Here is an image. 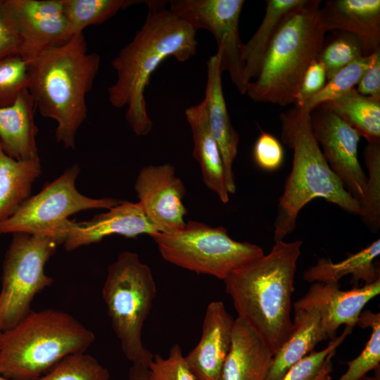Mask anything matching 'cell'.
Returning <instances> with one entry per match:
<instances>
[{
    "instance_id": "obj_31",
    "label": "cell",
    "mask_w": 380,
    "mask_h": 380,
    "mask_svg": "<svg viewBox=\"0 0 380 380\" xmlns=\"http://www.w3.org/2000/svg\"><path fill=\"white\" fill-rule=\"evenodd\" d=\"M357 324L371 328L370 338L361 353L348 362L347 371L337 380H360L366 374L379 367L380 362V314L369 310L362 312Z\"/></svg>"
},
{
    "instance_id": "obj_42",
    "label": "cell",
    "mask_w": 380,
    "mask_h": 380,
    "mask_svg": "<svg viewBox=\"0 0 380 380\" xmlns=\"http://www.w3.org/2000/svg\"><path fill=\"white\" fill-rule=\"evenodd\" d=\"M332 369H331V360H329L326 366L324 367L323 371L320 374V375L318 376V378L316 380H331L329 374L331 373Z\"/></svg>"
},
{
    "instance_id": "obj_45",
    "label": "cell",
    "mask_w": 380,
    "mask_h": 380,
    "mask_svg": "<svg viewBox=\"0 0 380 380\" xmlns=\"http://www.w3.org/2000/svg\"><path fill=\"white\" fill-rule=\"evenodd\" d=\"M1 334H2V331L0 330V340H1Z\"/></svg>"
},
{
    "instance_id": "obj_27",
    "label": "cell",
    "mask_w": 380,
    "mask_h": 380,
    "mask_svg": "<svg viewBox=\"0 0 380 380\" xmlns=\"http://www.w3.org/2000/svg\"><path fill=\"white\" fill-rule=\"evenodd\" d=\"M322 106L349 124L367 143L380 141V99L361 95L354 88Z\"/></svg>"
},
{
    "instance_id": "obj_23",
    "label": "cell",
    "mask_w": 380,
    "mask_h": 380,
    "mask_svg": "<svg viewBox=\"0 0 380 380\" xmlns=\"http://www.w3.org/2000/svg\"><path fill=\"white\" fill-rule=\"evenodd\" d=\"M327 339L315 310L294 308L291 334L275 353L266 380H280L293 365L312 353L319 342Z\"/></svg>"
},
{
    "instance_id": "obj_21",
    "label": "cell",
    "mask_w": 380,
    "mask_h": 380,
    "mask_svg": "<svg viewBox=\"0 0 380 380\" xmlns=\"http://www.w3.org/2000/svg\"><path fill=\"white\" fill-rule=\"evenodd\" d=\"M37 109L28 89L11 106L0 107V142L3 151L19 161H40L34 122Z\"/></svg>"
},
{
    "instance_id": "obj_18",
    "label": "cell",
    "mask_w": 380,
    "mask_h": 380,
    "mask_svg": "<svg viewBox=\"0 0 380 380\" xmlns=\"http://www.w3.org/2000/svg\"><path fill=\"white\" fill-rule=\"evenodd\" d=\"M220 63L221 56L218 51L207 61V80L203 100L210 129L221 153L227 190L229 194H234L236 186L233 163L238 153L239 136L232 124L227 108Z\"/></svg>"
},
{
    "instance_id": "obj_15",
    "label": "cell",
    "mask_w": 380,
    "mask_h": 380,
    "mask_svg": "<svg viewBox=\"0 0 380 380\" xmlns=\"http://www.w3.org/2000/svg\"><path fill=\"white\" fill-rule=\"evenodd\" d=\"M380 293V278L348 291H341L339 283L315 282L293 308L314 309L321 319L328 338H336L338 328L346 324L353 329L365 305Z\"/></svg>"
},
{
    "instance_id": "obj_34",
    "label": "cell",
    "mask_w": 380,
    "mask_h": 380,
    "mask_svg": "<svg viewBox=\"0 0 380 380\" xmlns=\"http://www.w3.org/2000/svg\"><path fill=\"white\" fill-rule=\"evenodd\" d=\"M29 84V64L20 56L0 60V107L12 105Z\"/></svg>"
},
{
    "instance_id": "obj_9",
    "label": "cell",
    "mask_w": 380,
    "mask_h": 380,
    "mask_svg": "<svg viewBox=\"0 0 380 380\" xmlns=\"http://www.w3.org/2000/svg\"><path fill=\"white\" fill-rule=\"evenodd\" d=\"M2 266L0 291V330L20 322L32 310L35 296L50 286L53 279L44 270L46 263L60 244L48 235L12 234Z\"/></svg>"
},
{
    "instance_id": "obj_22",
    "label": "cell",
    "mask_w": 380,
    "mask_h": 380,
    "mask_svg": "<svg viewBox=\"0 0 380 380\" xmlns=\"http://www.w3.org/2000/svg\"><path fill=\"white\" fill-rule=\"evenodd\" d=\"M194 142L193 156L198 162L205 185L223 203L229 201L221 153L210 129L204 100L185 110Z\"/></svg>"
},
{
    "instance_id": "obj_14",
    "label": "cell",
    "mask_w": 380,
    "mask_h": 380,
    "mask_svg": "<svg viewBox=\"0 0 380 380\" xmlns=\"http://www.w3.org/2000/svg\"><path fill=\"white\" fill-rule=\"evenodd\" d=\"M134 189L145 215L158 232L182 229L187 210L183 203L186 189L170 163L143 167Z\"/></svg>"
},
{
    "instance_id": "obj_8",
    "label": "cell",
    "mask_w": 380,
    "mask_h": 380,
    "mask_svg": "<svg viewBox=\"0 0 380 380\" xmlns=\"http://www.w3.org/2000/svg\"><path fill=\"white\" fill-rule=\"evenodd\" d=\"M150 236L167 262L223 281L234 270L264 255L260 246L232 239L225 227L196 221L186 222L179 230Z\"/></svg>"
},
{
    "instance_id": "obj_43",
    "label": "cell",
    "mask_w": 380,
    "mask_h": 380,
    "mask_svg": "<svg viewBox=\"0 0 380 380\" xmlns=\"http://www.w3.org/2000/svg\"><path fill=\"white\" fill-rule=\"evenodd\" d=\"M360 380H379V375L378 374V376L376 375L375 376H364L362 377Z\"/></svg>"
},
{
    "instance_id": "obj_25",
    "label": "cell",
    "mask_w": 380,
    "mask_h": 380,
    "mask_svg": "<svg viewBox=\"0 0 380 380\" xmlns=\"http://www.w3.org/2000/svg\"><path fill=\"white\" fill-rule=\"evenodd\" d=\"M42 173L40 161H19L8 156L0 142V224L12 217L31 196Z\"/></svg>"
},
{
    "instance_id": "obj_16",
    "label": "cell",
    "mask_w": 380,
    "mask_h": 380,
    "mask_svg": "<svg viewBox=\"0 0 380 380\" xmlns=\"http://www.w3.org/2000/svg\"><path fill=\"white\" fill-rule=\"evenodd\" d=\"M108 210L87 221L68 219L61 229L65 249L72 251L81 246L100 242L111 235L135 238L141 234L151 236L158 232L138 202L122 201Z\"/></svg>"
},
{
    "instance_id": "obj_19",
    "label": "cell",
    "mask_w": 380,
    "mask_h": 380,
    "mask_svg": "<svg viewBox=\"0 0 380 380\" xmlns=\"http://www.w3.org/2000/svg\"><path fill=\"white\" fill-rule=\"evenodd\" d=\"M274 356V352L264 338L237 317L220 380H266Z\"/></svg>"
},
{
    "instance_id": "obj_20",
    "label": "cell",
    "mask_w": 380,
    "mask_h": 380,
    "mask_svg": "<svg viewBox=\"0 0 380 380\" xmlns=\"http://www.w3.org/2000/svg\"><path fill=\"white\" fill-rule=\"evenodd\" d=\"M320 12L327 31H343L360 39L363 56L380 49L379 0H329Z\"/></svg>"
},
{
    "instance_id": "obj_26",
    "label": "cell",
    "mask_w": 380,
    "mask_h": 380,
    "mask_svg": "<svg viewBox=\"0 0 380 380\" xmlns=\"http://www.w3.org/2000/svg\"><path fill=\"white\" fill-rule=\"evenodd\" d=\"M303 0H268L265 16L259 27L243 44V82L245 85L258 75L267 49L287 15Z\"/></svg>"
},
{
    "instance_id": "obj_6",
    "label": "cell",
    "mask_w": 380,
    "mask_h": 380,
    "mask_svg": "<svg viewBox=\"0 0 380 380\" xmlns=\"http://www.w3.org/2000/svg\"><path fill=\"white\" fill-rule=\"evenodd\" d=\"M95 335L71 315L31 311L2 332L0 374L9 380H39L63 358L86 352Z\"/></svg>"
},
{
    "instance_id": "obj_10",
    "label": "cell",
    "mask_w": 380,
    "mask_h": 380,
    "mask_svg": "<svg viewBox=\"0 0 380 380\" xmlns=\"http://www.w3.org/2000/svg\"><path fill=\"white\" fill-rule=\"evenodd\" d=\"M79 172L80 167L75 164L40 192L31 196L12 217L0 224V234L48 235L63 244L61 229L69 216L89 209H110L122 201L112 198H92L80 194L75 186Z\"/></svg>"
},
{
    "instance_id": "obj_28",
    "label": "cell",
    "mask_w": 380,
    "mask_h": 380,
    "mask_svg": "<svg viewBox=\"0 0 380 380\" xmlns=\"http://www.w3.org/2000/svg\"><path fill=\"white\" fill-rule=\"evenodd\" d=\"M139 1L133 0H62L63 10L73 35L83 33L88 26L100 25L120 10Z\"/></svg>"
},
{
    "instance_id": "obj_17",
    "label": "cell",
    "mask_w": 380,
    "mask_h": 380,
    "mask_svg": "<svg viewBox=\"0 0 380 380\" xmlns=\"http://www.w3.org/2000/svg\"><path fill=\"white\" fill-rule=\"evenodd\" d=\"M234 319L222 301L208 305L198 344L185 356L196 380H220L229 351Z\"/></svg>"
},
{
    "instance_id": "obj_1",
    "label": "cell",
    "mask_w": 380,
    "mask_h": 380,
    "mask_svg": "<svg viewBox=\"0 0 380 380\" xmlns=\"http://www.w3.org/2000/svg\"><path fill=\"white\" fill-rule=\"evenodd\" d=\"M144 2L148 7L145 22L111 61L117 80L108 89L111 105L127 108L125 119L137 136L147 135L153 127L144 96L153 72L169 56L189 60L198 46L196 31L166 9L165 1Z\"/></svg>"
},
{
    "instance_id": "obj_35",
    "label": "cell",
    "mask_w": 380,
    "mask_h": 380,
    "mask_svg": "<svg viewBox=\"0 0 380 380\" xmlns=\"http://www.w3.org/2000/svg\"><path fill=\"white\" fill-rule=\"evenodd\" d=\"M353 328L346 326L343 332L320 351H312L293 365L280 380H316L327 363L331 360L338 347Z\"/></svg>"
},
{
    "instance_id": "obj_11",
    "label": "cell",
    "mask_w": 380,
    "mask_h": 380,
    "mask_svg": "<svg viewBox=\"0 0 380 380\" xmlns=\"http://www.w3.org/2000/svg\"><path fill=\"white\" fill-rule=\"evenodd\" d=\"M169 10L196 31L205 29L215 37L221 56L222 72L227 71L241 94L246 92L243 82V43L239 17L243 0H173Z\"/></svg>"
},
{
    "instance_id": "obj_36",
    "label": "cell",
    "mask_w": 380,
    "mask_h": 380,
    "mask_svg": "<svg viewBox=\"0 0 380 380\" xmlns=\"http://www.w3.org/2000/svg\"><path fill=\"white\" fill-rule=\"evenodd\" d=\"M148 369L149 380H196L177 343L170 348L167 357L153 355Z\"/></svg>"
},
{
    "instance_id": "obj_37",
    "label": "cell",
    "mask_w": 380,
    "mask_h": 380,
    "mask_svg": "<svg viewBox=\"0 0 380 380\" xmlns=\"http://www.w3.org/2000/svg\"><path fill=\"white\" fill-rule=\"evenodd\" d=\"M253 158L255 163L262 170H275L283 163L282 146L272 134L262 132L254 144Z\"/></svg>"
},
{
    "instance_id": "obj_3",
    "label": "cell",
    "mask_w": 380,
    "mask_h": 380,
    "mask_svg": "<svg viewBox=\"0 0 380 380\" xmlns=\"http://www.w3.org/2000/svg\"><path fill=\"white\" fill-rule=\"evenodd\" d=\"M100 56L89 52L83 33L29 64L28 90L44 118L57 123L55 137L67 149H75L78 129L87 118V95L99 70Z\"/></svg>"
},
{
    "instance_id": "obj_30",
    "label": "cell",
    "mask_w": 380,
    "mask_h": 380,
    "mask_svg": "<svg viewBox=\"0 0 380 380\" xmlns=\"http://www.w3.org/2000/svg\"><path fill=\"white\" fill-rule=\"evenodd\" d=\"M372 58V53L362 56L339 70L327 81L319 92L308 99L301 107L311 113L319 106L336 100L351 91L369 66Z\"/></svg>"
},
{
    "instance_id": "obj_40",
    "label": "cell",
    "mask_w": 380,
    "mask_h": 380,
    "mask_svg": "<svg viewBox=\"0 0 380 380\" xmlns=\"http://www.w3.org/2000/svg\"><path fill=\"white\" fill-rule=\"evenodd\" d=\"M355 89L361 95L380 99V49L372 53L371 63Z\"/></svg>"
},
{
    "instance_id": "obj_7",
    "label": "cell",
    "mask_w": 380,
    "mask_h": 380,
    "mask_svg": "<svg viewBox=\"0 0 380 380\" xmlns=\"http://www.w3.org/2000/svg\"><path fill=\"white\" fill-rule=\"evenodd\" d=\"M156 296L150 267L136 253L121 252L108 268L102 297L125 356L147 367L153 355L143 345L141 333Z\"/></svg>"
},
{
    "instance_id": "obj_13",
    "label": "cell",
    "mask_w": 380,
    "mask_h": 380,
    "mask_svg": "<svg viewBox=\"0 0 380 380\" xmlns=\"http://www.w3.org/2000/svg\"><path fill=\"white\" fill-rule=\"evenodd\" d=\"M310 120L313 134L329 167L345 189L360 201L367 180L358 159L360 134L322 105L311 113Z\"/></svg>"
},
{
    "instance_id": "obj_12",
    "label": "cell",
    "mask_w": 380,
    "mask_h": 380,
    "mask_svg": "<svg viewBox=\"0 0 380 380\" xmlns=\"http://www.w3.org/2000/svg\"><path fill=\"white\" fill-rule=\"evenodd\" d=\"M4 4L20 38L18 55L28 64L74 36L62 0H4Z\"/></svg>"
},
{
    "instance_id": "obj_29",
    "label": "cell",
    "mask_w": 380,
    "mask_h": 380,
    "mask_svg": "<svg viewBox=\"0 0 380 380\" xmlns=\"http://www.w3.org/2000/svg\"><path fill=\"white\" fill-rule=\"evenodd\" d=\"M364 160L368 177L365 195L359 201V216L375 232L380 227V141L367 143Z\"/></svg>"
},
{
    "instance_id": "obj_44",
    "label": "cell",
    "mask_w": 380,
    "mask_h": 380,
    "mask_svg": "<svg viewBox=\"0 0 380 380\" xmlns=\"http://www.w3.org/2000/svg\"><path fill=\"white\" fill-rule=\"evenodd\" d=\"M0 380H9V379L5 378V377L3 376L1 374H0Z\"/></svg>"
},
{
    "instance_id": "obj_5",
    "label": "cell",
    "mask_w": 380,
    "mask_h": 380,
    "mask_svg": "<svg viewBox=\"0 0 380 380\" xmlns=\"http://www.w3.org/2000/svg\"><path fill=\"white\" fill-rule=\"evenodd\" d=\"M320 0H303L281 23L263 59L257 77L246 94L255 102L285 107L295 105L309 64L317 59L327 32Z\"/></svg>"
},
{
    "instance_id": "obj_39",
    "label": "cell",
    "mask_w": 380,
    "mask_h": 380,
    "mask_svg": "<svg viewBox=\"0 0 380 380\" xmlns=\"http://www.w3.org/2000/svg\"><path fill=\"white\" fill-rule=\"evenodd\" d=\"M20 41L14 23L0 0V60L18 54Z\"/></svg>"
},
{
    "instance_id": "obj_2",
    "label": "cell",
    "mask_w": 380,
    "mask_h": 380,
    "mask_svg": "<svg viewBox=\"0 0 380 380\" xmlns=\"http://www.w3.org/2000/svg\"><path fill=\"white\" fill-rule=\"evenodd\" d=\"M303 241H274L270 252L232 272L223 281L238 317L275 353L291 334V297Z\"/></svg>"
},
{
    "instance_id": "obj_41",
    "label": "cell",
    "mask_w": 380,
    "mask_h": 380,
    "mask_svg": "<svg viewBox=\"0 0 380 380\" xmlns=\"http://www.w3.org/2000/svg\"><path fill=\"white\" fill-rule=\"evenodd\" d=\"M128 376L129 380H149L148 369L144 365L132 363Z\"/></svg>"
},
{
    "instance_id": "obj_38",
    "label": "cell",
    "mask_w": 380,
    "mask_h": 380,
    "mask_svg": "<svg viewBox=\"0 0 380 380\" xmlns=\"http://www.w3.org/2000/svg\"><path fill=\"white\" fill-rule=\"evenodd\" d=\"M327 81L324 64L317 58L307 68L297 94L295 106L301 107L313 95L319 92Z\"/></svg>"
},
{
    "instance_id": "obj_33",
    "label": "cell",
    "mask_w": 380,
    "mask_h": 380,
    "mask_svg": "<svg viewBox=\"0 0 380 380\" xmlns=\"http://www.w3.org/2000/svg\"><path fill=\"white\" fill-rule=\"evenodd\" d=\"M363 56L360 39L354 34L343 32L327 46H324L317 59L324 65L327 80L336 72Z\"/></svg>"
},
{
    "instance_id": "obj_32",
    "label": "cell",
    "mask_w": 380,
    "mask_h": 380,
    "mask_svg": "<svg viewBox=\"0 0 380 380\" xmlns=\"http://www.w3.org/2000/svg\"><path fill=\"white\" fill-rule=\"evenodd\" d=\"M110 373L86 352L67 355L39 380H110Z\"/></svg>"
},
{
    "instance_id": "obj_4",
    "label": "cell",
    "mask_w": 380,
    "mask_h": 380,
    "mask_svg": "<svg viewBox=\"0 0 380 380\" xmlns=\"http://www.w3.org/2000/svg\"><path fill=\"white\" fill-rule=\"evenodd\" d=\"M310 113L295 106L279 116L282 142L293 151V163L277 207L274 240H284L296 227L301 209L316 198L359 215L360 203L327 164L312 129Z\"/></svg>"
},
{
    "instance_id": "obj_24",
    "label": "cell",
    "mask_w": 380,
    "mask_h": 380,
    "mask_svg": "<svg viewBox=\"0 0 380 380\" xmlns=\"http://www.w3.org/2000/svg\"><path fill=\"white\" fill-rule=\"evenodd\" d=\"M380 255V239H378L360 251L349 255L345 260L334 262L331 259L320 258L317 263L307 269L303 275L307 282L339 283L344 276L351 274V283L359 280L369 284L380 278L379 270L374 261Z\"/></svg>"
}]
</instances>
